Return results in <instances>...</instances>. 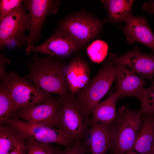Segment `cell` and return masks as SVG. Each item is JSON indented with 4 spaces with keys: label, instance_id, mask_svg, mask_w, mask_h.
Returning a JSON list of instances; mask_svg holds the SVG:
<instances>
[{
    "label": "cell",
    "instance_id": "obj_1",
    "mask_svg": "<svg viewBox=\"0 0 154 154\" xmlns=\"http://www.w3.org/2000/svg\"><path fill=\"white\" fill-rule=\"evenodd\" d=\"M56 58L48 56L35 59L27 78L44 91L62 97L70 93L66 75L67 65Z\"/></svg>",
    "mask_w": 154,
    "mask_h": 154
},
{
    "label": "cell",
    "instance_id": "obj_2",
    "mask_svg": "<svg viewBox=\"0 0 154 154\" xmlns=\"http://www.w3.org/2000/svg\"><path fill=\"white\" fill-rule=\"evenodd\" d=\"M61 97L57 127L74 142L85 141L91 127L90 114L70 93Z\"/></svg>",
    "mask_w": 154,
    "mask_h": 154
},
{
    "label": "cell",
    "instance_id": "obj_3",
    "mask_svg": "<svg viewBox=\"0 0 154 154\" xmlns=\"http://www.w3.org/2000/svg\"><path fill=\"white\" fill-rule=\"evenodd\" d=\"M142 114L124 105L118 109L115 119L112 154H127L133 149L141 128Z\"/></svg>",
    "mask_w": 154,
    "mask_h": 154
},
{
    "label": "cell",
    "instance_id": "obj_4",
    "mask_svg": "<svg viewBox=\"0 0 154 154\" xmlns=\"http://www.w3.org/2000/svg\"><path fill=\"white\" fill-rule=\"evenodd\" d=\"M1 79L11 95L16 112L45 102L51 96L50 94L13 71L7 73Z\"/></svg>",
    "mask_w": 154,
    "mask_h": 154
},
{
    "label": "cell",
    "instance_id": "obj_5",
    "mask_svg": "<svg viewBox=\"0 0 154 154\" xmlns=\"http://www.w3.org/2000/svg\"><path fill=\"white\" fill-rule=\"evenodd\" d=\"M115 75V64L108 59L96 76L74 96L87 113L90 114L92 109L109 91Z\"/></svg>",
    "mask_w": 154,
    "mask_h": 154
},
{
    "label": "cell",
    "instance_id": "obj_6",
    "mask_svg": "<svg viewBox=\"0 0 154 154\" xmlns=\"http://www.w3.org/2000/svg\"><path fill=\"white\" fill-rule=\"evenodd\" d=\"M22 4L0 21V47L6 46L20 47L26 44L28 37L25 33L29 31L30 16Z\"/></svg>",
    "mask_w": 154,
    "mask_h": 154
},
{
    "label": "cell",
    "instance_id": "obj_7",
    "mask_svg": "<svg viewBox=\"0 0 154 154\" xmlns=\"http://www.w3.org/2000/svg\"><path fill=\"white\" fill-rule=\"evenodd\" d=\"M4 124L13 129L26 140L54 143L65 147L74 143L58 128L32 124L22 120L15 115Z\"/></svg>",
    "mask_w": 154,
    "mask_h": 154
},
{
    "label": "cell",
    "instance_id": "obj_8",
    "mask_svg": "<svg viewBox=\"0 0 154 154\" xmlns=\"http://www.w3.org/2000/svg\"><path fill=\"white\" fill-rule=\"evenodd\" d=\"M105 22L90 15L77 13L60 22L58 28L65 31L82 47L99 35Z\"/></svg>",
    "mask_w": 154,
    "mask_h": 154
},
{
    "label": "cell",
    "instance_id": "obj_9",
    "mask_svg": "<svg viewBox=\"0 0 154 154\" xmlns=\"http://www.w3.org/2000/svg\"><path fill=\"white\" fill-rule=\"evenodd\" d=\"M23 2L30 16L29 33L25 44L26 51L29 54L35 43L40 37L41 29L47 15L57 12L59 3L58 1L51 0H26Z\"/></svg>",
    "mask_w": 154,
    "mask_h": 154
},
{
    "label": "cell",
    "instance_id": "obj_10",
    "mask_svg": "<svg viewBox=\"0 0 154 154\" xmlns=\"http://www.w3.org/2000/svg\"><path fill=\"white\" fill-rule=\"evenodd\" d=\"M61 103V96L54 98L51 96L45 102L17 111L14 115L32 124L56 127Z\"/></svg>",
    "mask_w": 154,
    "mask_h": 154
},
{
    "label": "cell",
    "instance_id": "obj_11",
    "mask_svg": "<svg viewBox=\"0 0 154 154\" xmlns=\"http://www.w3.org/2000/svg\"><path fill=\"white\" fill-rule=\"evenodd\" d=\"M82 47L66 32L58 28L44 42L33 46L31 52L40 53L56 57L65 58Z\"/></svg>",
    "mask_w": 154,
    "mask_h": 154
},
{
    "label": "cell",
    "instance_id": "obj_12",
    "mask_svg": "<svg viewBox=\"0 0 154 154\" xmlns=\"http://www.w3.org/2000/svg\"><path fill=\"white\" fill-rule=\"evenodd\" d=\"M108 59L114 64L127 66L142 78L153 81L154 77V54L148 55L141 52L137 47L120 56L111 53Z\"/></svg>",
    "mask_w": 154,
    "mask_h": 154
},
{
    "label": "cell",
    "instance_id": "obj_13",
    "mask_svg": "<svg viewBox=\"0 0 154 154\" xmlns=\"http://www.w3.org/2000/svg\"><path fill=\"white\" fill-rule=\"evenodd\" d=\"M115 75L114 81L116 93L119 97L133 96L139 99L146 84L135 73L121 64H114Z\"/></svg>",
    "mask_w": 154,
    "mask_h": 154
},
{
    "label": "cell",
    "instance_id": "obj_14",
    "mask_svg": "<svg viewBox=\"0 0 154 154\" xmlns=\"http://www.w3.org/2000/svg\"><path fill=\"white\" fill-rule=\"evenodd\" d=\"M115 120L108 123L91 121L90 149L92 154H106L112 150Z\"/></svg>",
    "mask_w": 154,
    "mask_h": 154
},
{
    "label": "cell",
    "instance_id": "obj_15",
    "mask_svg": "<svg viewBox=\"0 0 154 154\" xmlns=\"http://www.w3.org/2000/svg\"><path fill=\"white\" fill-rule=\"evenodd\" d=\"M122 28L127 40L130 44L140 42L151 48L154 54V35L144 17L131 15L125 21Z\"/></svg>",
    "mask_w": 154,
    "mask_h": 154
},
{
    "label": "cell",
    "instance_id": "obj_16",
    "mask_svg": "<svg viewBox=\"0 0 154 154\" xmlns=\"http://www.w3.org/2000/svg\"><path fill=\"white\" fill-rule=\"evenodd\" d=\"M66 75L70 93L74 96L90 80V68L83 59L76 57L67 65Z\"/></svg>",
    "mask_w": 154,
    "mask_h": 154
},
{
    "label": "cell",
    "instance_id": "obj_17",
    "mask_svg": "<svg viewBox=\"0 0 154 154\" xmlns=\"http://www.w3.org/2000/svg\"><path fill=\"white\" fill-rule=\"evenodd\" d=\"M141 130L130 152L132 154H150L154 143V116L142 114Z\"/></svg>",
    "mask_w": 154,
    "mask_h": 154
},
{
    "label": "cell",
    "instance_id": "obj_18",
    "mask_svg": "<svg viewBox=\"0 0 154 154\" xmlns=\"http://www.w3.org/2000/svg\"><path fill=\"white\" fill-rule=\"evenodd\" d=\"M116 91H113L108 98L98 103L92 110V120L102 123H108L115 120L116 112V103L118 98Z\"/></svg>",
    "mask_w": 154,
    "mask_h": 154
},
{
    "label": "cell",
    "instance_id": "obj_19",
    "mask_svg": "<svg viewBox=\"0 0 154 154\" xmlns=\"http://www.w3.org/2000/svg\"><path fill=\"white\" fill-rule=\"evenodd\" d=\"M101 1L108 11L109 20L117 23L125 21L131 15L134 1L105 0Z\"/></svg>",
    "mask_w": 154,
    "mask_h": 154
},
{
    "label": "cell",
    "instance_id": "obj_20",
    "mask_svg": "<svg viewBox=\"0 0 154 154\" xmlns=\"http://www.w3.org/2000/svg\"><path fill=\"white\" fill-rule=\"evenodd\" d=\"M24 139L5 124L0 126V154H9Z\"/></svg>",
    "mask_w": 154,
    "mask_h": 154
},
{
    "label": "cell",
    "instance_id": "obj_21",
    "mask_svg": "<svg viewBox=\"0 0 154 154\" xmlns=\"http://www.w3.org/2000/svg\"><path fill=\"white\" fill-rule=\"evenodd\" d=\"M16 112L11 94L1 82L0 86V125L4 124Z\"/></svg>",
    "mask_w": 154,
    "mask_h": 154
},
{
    "label": "cell",
    "instance_id": "obj_22",
    "mask_svg": "<svg viewBox=\"0 0 154 154\" xmlns=\"http://www.w3.org/2000/svg\"><path fill=\"white\" fill-rule=\"evenodd\" d=\"M108 46L103 40H97L92 42L88 46L87 52L91 60L94 62H102L108 54Z\"/></svg>",
    "mask_w": 154,
    "mask_h": 154
},
{
    "label": "cell",
    "instance_id": "obj_23",
    "mask_svg": "<svg viewBox=\"0 0 154 154\" xmlns=\"http://www.w3.org/2000/svg\"><path fill=\"white\" fill-rule=\"evenodd\" d=\"M26 154H55L59 148L50 144L40 143L32 140H26Z\"/></svg>",
    "mask_w": 154,
    "mask_h": 154
},
{
    "label": "cell",
    "instance_id": "obj_24",
    "mask_svg": "<svg viewBox=\"0 0 154 154\" xmlns=\"http://www.w3.org/2000/svg\"><path fill=\"white\" fill-rule=\"evenodd\" d=\"M139 100L141 102L140 110L143 114L154 113V81L150 87L143 89Z\"/></svg>",
    "mask_w": 154,
    "mask_h": 154
},
{
    "label": "cell",
    "instance_id": "obj_25",
    "mask_svg": "<svg viewBox=\"0 0 154 154\" xmlns=\"http://www.w3.org/2000/svg\"><path fill=\"white\" fill-rule=\"evenodd\" d=\"M88 151L85 141L74 142L71 145L65 147L63 150L59 148L55 154H85Z\"/></svg>",
    "mask_w": 154,
    "mask_h": 154
},
{
    "label": "cell",
    "instance_id": "obj_26",
    "mask_svg": "<svg viewBox=\"0 0 154 154\" xmlns=\"http://www.w3.org/2000/svg\"><path fill=\"white\" fill-rule=\"evenodd\" d=\"M21 0H1L0 1V21L13 10L22 5Z\"/></svg>",
    "mask_w": 154,
    "mask_h": 154
},
{
    "label": "cell",
    "instance_id": "obj_27",
    "mask_svg": "<svg viewBox=\"0 0 154 154\" xmlns=\"http://www.w3.org/2000/svg\"><path fill=\"white\" fill-rule=\"evenodd\" d=\"M9 154H26V140L23 139Z\"/></svg>",
    "mask_w": 154,
    "mask_h": 154
},
{
    "label": "cell",
    "instance_id": "obj_28",
    "mask_svg": "<svg viewBox=\"0 0 154 154\" xmlns=\"http://www.w3.org/2000/svg\"><path fill=\"white\" fill-rule=\"evenodd\" d=\"M0 78L3 77L7 73L5 68V65L10 62V60L5 57L1 53L0 54Z\"/></svg>",
    "mask_w": 154,
    "mask_h": 154
},
{
    "label": "cell",
    "instance_id": "obj_29",
    "mask_svg": "<svg viewBox=\"0 0 154 154\" xmlns=\"http://www.w3.org/2000/svg\"><path fill=\"white\" fill-rule=\"evenodd\" d=\"M143 8L146 11L154 15V1L145 4Z\"/></svg>",
    "mask_w": 154,
    "mask_h": 154
},
{
    "label": "cell",
    "instance_id": "obj_30",
    "mask_svg": "<svg viewBox=\"0 0 154 154\" xmlns=\"http://www.w3.org/2000/svg\"><path fill=\"white\" fill-rule=\"evenodd\" d=\"M150 154H154V143Z\"/></svg>",
    "mask_w": 154,
    "mask_h": 154
},
{
    "label": "cell",
    "instance_id": "obj_31",
    "mask_svg": "<svg viewBox=\"0 0 154 154\" xmlns=\"http://www.w3.org/2000/svg\"><path fill=\"white\" fill-rule=\"evenodd\" d=\"M127 154H131V153H130V152H129V153H127Z\"/></svg>",
    "mask_w": 154,
    "mask_h": 154
},
{
    "label": "cell",
    "instance_id": "obj_32",
    "mask_svg": "<svg viewBox=\"0 0 154 154\" xmlns=\"http://www.w3.org/2000/svg\"><path fill=\"white\" fill-rule=\"evenodd\" d=\"M130 153H131V152H130ZM131 153V154H132V153Z\"/></svg>",
    "mask_w": 154,
    "mask_h": 154
}]
</instances>
